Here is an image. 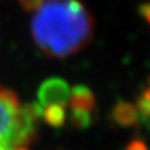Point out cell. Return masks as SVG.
Segmentation results:
<instances>
[{
	"instance_id": "obj_1",
	"label": "cell",
	"mask_w": 150,
	"mask_h": 150,
	"mask_svg": "<svg viewBox=\"0 0 150 150\" xmlns=\"http://www.w3.org/2000/svg\"><path fill=\"white\" fill-rule=\"evenodd\" d=\"M30 33L48 58L65 59L89 45L95 34V20L79 0H44L33 11Z\"/></svg>"
},
{
	"instance_id": "obj_2",
	"label": "cell",
	"mask_w": 150,
	"mask_h": 150,
	"mask_svg": "<svg viewBox=\"0 0 150 150\" xmlns=\"http://www.w3.org/2000/svg\"><path fill=\"white\" fill-rule=\"evenodd\" d=\"M40 119L38 103L23 105L13 90L0 86V150H29Z\"/></svg>"
},
{
	"instance_id": "obj_3",
	"label": "cell",
	"mask_w": 150,
	"mask_h": 150,
	"mask_svg": "<svg viewBox=\"0 0 150 150\" xmlns=\"http://www.w3.org/2000/svg\"><path fill=\"white\" fill-rule=\"evenodd\" d=\"M70 85L62 78H50L41 83L38 90V104L43 109L49 105L68 106Z\"/></svg>"
},
{
	"instance_id": "obj_4",
	"label": "cell",
	"mask_w": 150,
	"mask_h": 150,
	"mask_svg": "<svg viewBox=\"0 0 150 150\" xmlns=\"http://www.w3.org/2000/svg\"><path fill=\"white\" fill-rule=\"evenodd\" d=\"M110 119L114 124L121 128H133L139 124L140 116L135 105L130 104L129 101L119 100L112 106Z\"/></svg>"
},
{
	"instance_id": "obj_5",
	"label": "cell",
	"mask_w": 150,
	"mask_h": 150,
	"mask_svg": "<svg viewBox=\"0 0 150 150\" xmlns=\"http://www.w3.org/2000/svg\"><path fill=\"white\" fill-rule=\"evenodd\" d=\"M68 105L70 109L86 110L93 112L94 108H95V95H94L90 88L83 85V84H79V85L70 88Z\"/></svg>"
},
{
	"instance_id": "obj_6",
	"label": "cell",
	"mask_w": 150,
	"mask_h": 150,
	"mask_svg": "<svg viewBox=\"0 0 150 150\" xmlns=\"http://www.w3.org/2000/svg\"><path fill=\"white\" fill-rule=\"evenodd\" d=\"M67 106L49 105L41 109V118L53 128H62L67 121Z\"/></svg>"
},
{
	"instance_id": "obj_7",
	"label": "cell",
	"mask_w": 150,
	"mask_h": 150,
	"mask_svg": "<svg viewBox=\"0 0 150 150\" xmlns=\"http://www.w3.org/2000/svg\"><path fill=\"white\" fill-rule=\"evenodd\" d=\"M137 110L139 112L140 120H149L150 119V81L145 86L137 100Z\"/></svg>"
},
{
	"instance_id": "obj_8",
	"label": "cell",
	"mask_w": 150,
	"mask_h": 150,
	"mask_svg": "<svg viewBox=\"0 0 150 150\" xmlns=\"http://www.w3.org/2000/svg\"><path fill=\"white\" fill-rule=\"evenodd\" d=\"M91 111L70 109V123L74 128L79 130H85L91 125Z\"/></svg>"
},
{
	"instance_id": "obj_9",
	"label": "cell",
	"mask_w": 150,
	"mask_h": 150,
	"mask_svg": "<svg viewBox=\"0 0 150 150\" xmlns=\"http://www.w3.org/2000/svg\"><path fill=\"white\" fill-rule=\"evenodd\" d=\"M43 1L44 0H19V4H20L23 10L33 13L43 4Z\"/></svg>"
},
{
	"instance_id": "obj_10",
	"label": "cell",
	"mask_w": 150,
	"mask_h": 150,
	"mask_svg": "<svg viewBox=\"0 0 150 150\" xmlns=\"http://www.w3.org/2000/svg\"><path fill=\"white\" fill-rule=\"evenodd\" d=\"M125 150H149L148 145L142 139H133L131 142L126 145Z\"/></svg>"
},
{
	"instance_id": "obj_11",
	"label": "cell",
	"mask_w": 150,
	"mask_h": 150,
	"mask_svg": "<svg viewBox=\"0 0 150 150\" xmlns=\"http://www.w3.org/2000/svg\"><path fill=\"white\" fill-rule=\"evenodd\" d=\"M139 13H140V15L143 16L144 20L150 25V1L142 4L139 8Z\"/></svg>"
}]
</instances>
